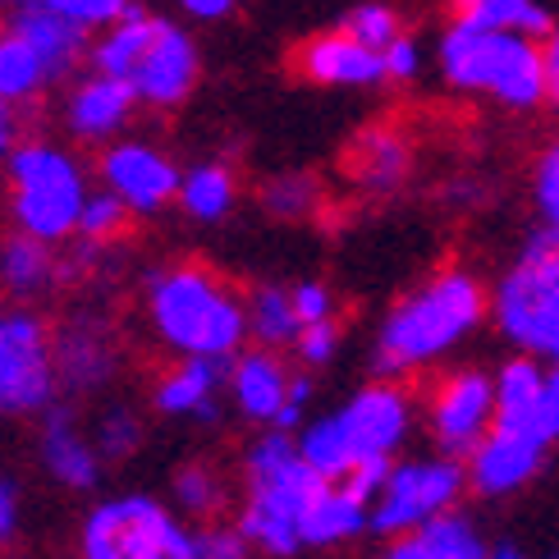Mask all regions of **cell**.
Here are the masks:
<instances>
[{"label": "cell", "instance_id": "603a6c76", "mask_svg": "<svg viewBox=\"0 0 559 559\" xmlns=\"http://www.w3.org/2000/svg\"><path fill=\"white\" fill-rule=\"evenodd\" d=\"M225 377V358H183L166 381L156 385V408L175 417L216 423V390Z\"/></svg>", "mask_w": 559, "mask_h": 559}, {"label": "cell", "instance_id": "7c38bea8", "mask_svg": "<svg viewBox=\"0 0 559 559\" xmlns=\"http://www.w3.org/2000/svg\"><path fill=\"white\" fill-rule=\"evenodd\" d=\"M546 450L550 440L537 436L532 427H509V423H496L486 431L481 445L463 459L468 463V486L486 500H504L523 491V486L542 473L546 463Z\"/></svg>", "mask_w": 559, "mask_h": 559}, {"label": "cell", "instance_id": "836d02e7", "mask_svg": "<svg viewBox=\"0 0 559 559\" xmlns=\"http://www.w3.org/2000/svg\"><path fill=\"white\" fill-rule=\"evenodd\" d=\"M124 221H129L124 198H115L110 189L87 193L83 216H79V239H87V243H110V239L124 229Z\"/></svg>", "mask_w": 559, "mask_h": 559}, {"label": "cell", "instance_id": "e0dca14e", "mask_svg": "<svg viewBox=\"0 0 559 559\" xmlns=\"http://www.w3.org/2000/svg\"><path fill=\"white\" fill-rule=\"evenodd\" d=\"M10 28L33 41V51L46 64V79H64L92 46H87V28H79L74 19H64L51 0H19L10 10Z\"/></svg>", "mask_w": 559, "mask_h": 559}, {"label": "cell", "instance_id": "44dd1931", "mask_svg": "<svg viewBox=\"0 0 559 559\" xmlns=\"http://www.w3.org/2000/svg\"><path fill=\"white\" fill-rule=\"evenodd\" d=\"M542 400H546V358L519 354L496 367V423L532 427L542 436Z\"/></svg>", "mask_w": 559, "mask_h": 559}, {"label": "cell", "instance_id": "d4e9b609", "mask_svg": "<svg viewBox=\"0 0 559 559\" xmlns=\"http://www.w3.org/2000/svg\"><path fill=\"white\" fill-rule=\"evenodd\" d=\"M156 28H160V19L133 5L120 23H110V28H106L97 41H92V51H87L92 69H102V74H115V79H133V69H138V60L147 56Z\"/></svg>", "mask_w": 559, "mask_h": 559}, {"label": "cell", "instance_id": "f6af8a7d", "mask_svg": "<svg viewBox=\"0 0 559 559\" xmlns=\"http://www.w3.org/2000/svg\"><path fill=\"white\" fill-rule=\"evenodd\" d=\"M546 106L559 115V23L546 33Z\"/></svg>", "mask_w": 559, "mask_h": 559}, {"label": "cell", "instance_id": "d590c367", "mask_svg": "<svg viewBox=\"0 0 559 559\" xmlns=\"http://www.w3.org/2000/svg\"><path fill=\"white\" fill-rule=\"evenodd\" d=\"M532 202H537L542 225L559 235V138L546 143L537 166H532Z\"/></svg>", "mask_w": 559, "mask_h": 559}, {"label": "cell", "instance_id": "6da1fadb", "mask_svg": "<svg viewBox=\"0 0 559 559\" xmlns=\"http://www.w3.org/2000/svg\"><path fill=\"white\" fill-rule=\"evenodd\" d=\"M486 317H491V289L468 266H445L390 308L377 331L371 367H377V377L423 371L454 354Z\"/></svg>", "mask_w": 559, "mask_h": 559}, {"label": "cell", "instance_id": "5b68a950", "mask_svg": "<svg viewBox=\"0 0 559 559\" xmlns=\"http://www.w3.org/2000/svg\"><path fill=\"white\" fill-rule=\"evenodd\" d=\"M147 312L183 358H229L248 335V302H239L212 271L170 266L147 285Z\"/></svg>", "mask_w": 559, "mask_h": 559}, {"label": "cell", "instance_id": "5bb4252c", "mask_svg": "<svg viewBox=\"0 0 559 559\" xmlns=\"http://www.w3.org/2000/svg\"><path fill=\"white\" fill-rule=\"evenodd\" d=\"M129 83H133V92H138V102L143 106H156V110L179 106L198 83V46H193V37L160 19L147 56L138 60Z\"/></svg>", "mask_w": 559, "mask_h": 559}, {"label": "cell", "instance_id": "7bdbcfd3", "mask_svg": "<svg viewBox=\"0 0 559 559\" xmlns=\"http://www.w3.org/2000/svg\"><path fill=\"white\" fill-rule=\"evenodd\" d=\"M294 308H298L302 325H308V321L335 317V298H331L325 285H317V280H302V285H294Z\"/></svg>", "mask_w": 559, "mask_h": 559}, {"label": "cell", "instance_id": "52a82bcc", "mask_svg": "<svg viewBox=\"0 0 559 559\" xmlns=\"http://www.w3.org/2000/svg\"><path fill=\"white\" fill-rule=\"evenodd\" d=\"M10 175V212L23 235L60 243L79 235V216L87 202V183L79 160L51 143H19L5 160Z\"/></svg>", "mask_w": 559, "mask_h": 559}, {"label": "cell", "instance_id": "8992f818", "mask_svg": "<svg viewBox=\"0 0 559 559\" xmlns=\"http://www.w3.org/2000/svg\"><path fill=\"white\" fill-rule=\"evenodd\" d=\"M491 321L519 354L559 358V235L542 225L491 289Z\"/></svg>", "mask_w": 559, "mask_h": 559}, {"label": "cell", "instance_id": "7dc6e473", "mask_svg": "<svg viewBox=\"0 0 559 559\" xmlns=\"http://www.w3.org/2000/svg\"><path fill=\"white\" fill-rule=\"evenodd\" d=\"M14 523H19V496L10 481H0V542L14 537Z\"/></svg>", "mask_w": 559, "mask_h": 559}, {"label": "cell", "instance_id": "f546056e", "mask_svg": "<svg viewBox=\"0 0 559 559\" xmlns=\"http://www.w3.org/2000/svg\"><path fill=\"white\" fill-rule=\"evenodd\" d=\"M248 331L258 335L262 344H271V348L294 344L298 331H302V317L294 308V289H280V285L252 289V298H248Z\"/></svg>", "mask_w": 559, "mask_h": 559}, {"label": "cell", "instance_id": "ab89813d", "mask_svg": "<svg viewBox=\"0 0 559 559\" xmlns=\"http://www.w3.org/2000/svg\"><path fill=\"white\" fill-rule=\"evenodd\" d=\"M385 79L390 83H413L417 74H423V46H417V37L400 33L390 46H385Z\"/></svg>", "mask_w": 559, "mask_h": 559}, {"label": "cell", "instance_id": "83f0119b", "mask_svg": "<svg viewBox=\"0 0 559 559\" xmlns=\"http://www.w3.org/2000/svg\"><path fill=\"white\" fill-rule=\"evenodd\" d=\"M413 537H417V546H423L427 559H491V546L481 542L477 523L468 514H459V509L431 519L427 527H417Z\"/></svg>", "mask_w": 559, "mask_h": 559}, {"label": "cell", "instance_id": "60d3db41", "mask_svg": "<svg viewBox=\"0 0 559 559\" xmlns=\"http://www.w3.org/2000/svg\"><path fill=\"white\" fill-rule=\"evenodd\" d=\"M390 473H394V459H362L354 473L344 477V486L354 491L358 500H367V504H377V496L385 491V481H390Z\"/></svg>", "mask_w": 559, "mask_h": 559}, {"label": "cell", "instance_id": "f35d334b", "mask_svg": "<svg viewBox=\"0 0 559 559\" xmlns=\"http://www.w3.org/2000/svg\"><path fill=\"white\" fill-rule=\"evenodd\" d=\"M51 5L64 14V19H74L79 28H110V23H120L129 10H133V0H51Z\"/></svg>", "mask_w": 559, "mask_h": 559}, {"label": "cell", "instance_id": "cb8c5ba5", "mask_svg": "<svg viewBox=\"0 0 559 559\" xmlns=\"http://www.w3.org/2000/svg\"><path fill=\"white\" fill-rule=\"evenodd\" d=\"M371 527V504L358 500L344 481H325L321 496L302 514V546H340Z\"/></svg>", "mask_w": 559, "mask_h": 559}, {"label": "cell", "instance_id": "2e32d148", "mask_svg": "<svg viewBox=\"0 0 559 559\" xmlns=\"http://www.w3.org/2000/svg\"><path fill=\"white\" fill-rule=\"evenodd\" d=\"M138 106V92L129 79H115V74H102V69H92L83 83H74L64 102V124L74 138H87V143H102V138H115L129 115Z\"/></svg>", "mask_w": 559, "mask_h": 559}, {"label": "cell", "instance_id": "f907efd6", "mask_svg": "<svg viewBox=\"0 0 559 559\" xmlns=\"http://www.w3.org/2000/svg\"><path fill=\"white\" fill-rule=\"evenodd\" d=\"M491 559H527L519 546H491Z\"/></svg>", "mask_w": 559, "mask_h": 559}, {"label": "cell", "instance_id": "681fc988", "mask_svg": "<svg viewBox=\"0 0 559 559\" xmlns=\"http://www.w3.org/2000/svg\"><path fill=\"white\" fill-rule=\"evenodd\" d=\"M381 559H427V555H423V546H417V537H390Z\"/></svg>", "mask_w": 559, "mask_h": 559}, {"label": "cell", "instance_id": "d6986e66", "mask_svg": "<svg viewBox=\"0 0 559 559\" xmlns=\"http://www.w3.org/2000/svg\"><path fill=\"white\" fill-rule=\"evenodd\" d=\"M41 459H46V473L64 486H74V491H92L102 477L97 440H87L64 408H46L41 417Z\"/></svg>", "mask_w": 559, "mask_h": 559}, {"label": "cell", "instance_id": "bcb514c9", "mask_svg": "<svg viewBox=\"0 0 559 559\" xmlns=\"http://www.w3.org/2000/svg\"><path fill=\"white\" fill-rule=\"evenodd\" d=\"M19 147V102H0V166Z\"/></svg>", "mask_w": 559, "mask_h": 559}, {"label": "cell", "instance_id": "ac0fdd59", "mask_svg": "<svg viewBox=\"0 0 559 559\" xmlns=\"http://www.w3.org/2000/svg\"><path fill=\"white\" fill-rule=\"evenodd\" d=\"M344 170L362 193H394L413 175V143L394 124H371L348 143Z\"/></svg>", "mask_w": 559, "mask_h": 559}, {"label": "cell", "instance_id": "ba28073f", "mask_svg": "<svg viewBox=\"0 0 559 559\" xmlns=\"http://www.w3.org/2000/svg\"><path fill=\"white\" fill-rule=\"evenodd\" d=\"M83 559H198V532L147 496H120L87 514Z\"/></svg>", "mask_w": 559, "mask_h": 559}, {"label": "cell", "instance_id": "816d5d0a", "mask_svg": "<svg viewBox=\"0 0 559 559\" xmlns=\"http://www.w3.org/2000/svg\"><path fill=\"white\" fill-rule=\"evenodd\" d=\"M555 559H559V555H555Z\"/></svg>", "mask_w": 559, "mask_h": 559}, {"label": "cell", "instance_id": "3957f363", "mask_svg": "<svg viewBox=\"0 0 559 559\" xmlns=\"http://www.w3.org/2000/svg\"><path fill=\"white\" fill-rule=\"evenodd\" d=\"M413 431V394L394 377L358 390L331 417L302 427L298 450L325 481H344L362 459H394Z\"/></svg>", "mask_w": 559, "mask_h": 559}, {"label": "cell", "instance_id": "9a60e30c", "mask_svg": "<svg viewBox=\"0 0 559 559\" xmlns=\"http://www.w3.org/2000/svg\"><path fill=\"white\" fill-rule=\"evenodd\" d=\"M298 74L317 83V87H377V83H390L385 79V56L377 46L358 41L354 33H317L298 46Z\"/></svg>", "mask_w": 559, "mask_h": 559}, {"label": "cell", "instance_id": "277c9868", "mask_svg": "<svg viewBox=\"0 0 559 559\" xmlns=\"http://www.w3.org/2000/svg\"><path fill=\"white\" fill-rule=\"evenodd\" d=\"M325 477L302 459L298 440L275 427L248 450V500L239 514V532L266 555L302 550V514L321 496Z\"/></svg>", "mask_w": 559, "mask_h": 559}, {"label": "cell", "instance_id": "f1b7e54d", "mask_svg": "<svg viewBox=\"0 0 559 559\" xmlns=\"http://www.w3.org/2000/svg\"><path fill=\"white\" fill-rule=\"evenodd\" d=\"M51 83L46 64L23 33H0V102H28Z\"/></svg>", "mask_w": 559, "mask_h": 559}, {"label": "cell", "instance_id": "74e56055", "mask_svg": "<svg viewBox=\"0 0 559 559\" xmlns=\"http://www.w3.org/2000/svg\"><path fill=\"white\" fill-rule=\"evenodd\" d=\"M294 354L302 358V367H325V362H331L340 354V325H335V317L302 325L298 340H294Z\"/></svg>", "mask_w": 559, "mask_h": 559}, {"label": "cell", "instance_id": "7a4b0ae2", "mask_svg": "<svg viewBox=\"0 0 559 559\" xmlns=\"http://www.w3.org/2000/svg\"><path fill=\"white\" fill-rule=\"evenodd\" d=\"M436 69L463 97L527 115L546 106V46L537 37L454 19L436 46Z\"/></svg>", "mask_w": 559, "mask_h": 559}, {"label": "cell", "instance_id": "4316f807", "mask_svg": "<svg viewBox=\"0 0 559 559\" xmlns=\"http://www.w3.org/2000/svg\"><path fill=\"white\" fill-rule=\"evenodd\" d=\"M450 5H454V19L481 23V28L523 33V37H537V41H546V33L555 28V19L542 0H450Z\"/></svg>", "mask_w": 559, "mask_h": 559}, {"label": "cell", "instance_id": "9c48e42d", "mask_svg": "<svg viewBox=\"0 0 559 559\" xmlns=\"http://www.w3.org/2000/svg\"><path fill=\"white\" fill-rule=\"evenodd\" d=\"M468 486V463L454 454L436 459H404L394 463V473L385 481V491L371 504V532L381 537H413L417 527H427L431 519L459 509Z\"/></svg>", "mask_w": 559, "mask_h": 559}, {"label": "cell", "instance_id": "1f68e13d", "mask_svg": "<svg viewBox=\"0 0 559 559\" xmlns=\"http://www.w3.org/2000/svg\"><path fill=\"white\" fill-rule=\"evenodd\" d=\"M262 206L280 221H302L321 206V183L312 175H275L262 189Z\"/></svg>", "mask_w": 559, "mask_h": 559}, {"label": "cell", "instance_id": "c3c4849f", "mask_svg": "<svg viewBox=\"0 0 559 559\" xmlns=\"http://www.w3.org/2000/svg\"><path fill=\"white\" fill-rule=\"evenodd\" d=\"M179 5L193 19H225L229 10H235V0H179Z\"/></svg>", "mask_w": 559, "mask_h": 559}, {"label": "cell", "instance_id": "4dcf8cb0", "mask_svg": "<svg viewBox=\"0 0 559 559\" xmlns=\"http://www.w3.org/2000/svg\"><path fill=\"white\" fill-rule=\"evenodd\" d=\"M179 202L193 221H221L235 206V175H229L221 160H206V166H193L179 183Z\"/></svg>", "mask_w": 559, "mask_h": 559}, {"label": "cell", "instance_id": "d6a6232c", "mask_svg": "<svg viewBox=\"0 0 559 559\" xmlns=\"http://www.w3.org/2000/svg\"><path fill=\"white\" fill-rule=\"evenodd\" d=\"M340 28L354 33L367 46H377V51H385V46L404 33V19H400V10H394V5H385V0H362V5H354L344 14Z\"/></svg>", "mask_w": 559, "mask_h": 559}, {"label": "cell", "instance_id": "484cf974", "mask_svg": "<svg viewBox=\"0 0 559 559\" xmlns=\"http://www.w3.org/2000/svg\"><path fill=\"white\" fill-rule=\"evenodd\" d=\"M56 280V258H51V243L37 239V235H10L0 243V285L19 298H33Z\"/></svg>", "mask_w": 559, "mask_h": 559}, {"label": "cell", "instance_id": "8fae6325", "mask_svg": "<svg viewBox=\"0 0 559 559\" xmlns=\"http://www.w3.org/2000/svg\"><path fill=\"white\" fill-rule=\"evenodd\" d=\"M491 427H496V377H486L477 367L440 377V385L427 400V431L440 454L468 459Z\"/></svg>", "mask_w": 559, "mask_h": 559}, {"label": "cell", "instance_id": "e575fe53", "mask_svg": "<svg viewBox=\"0 0 559 559\" xmlns=\"http://www.w3.org/2000/svg\"><path fill=\"white\" fill-rule=\"evenodd\" d=\"M175 500L183 504V514L193 519H206L221 509V481L212 468H202V463H189V468L175 473Z\"/></svg>", "mask_w": 559, "mask_h": 559}, {"label": "cell", "instance_id": "ee69618b", "mask_svg": "<svg viewBox=\"0 0 559 559\" xmlns=\"http://www.w3.org/2000/svg\"><path fill=\"white\" fill-rule=\"evenodd\" d=\"M542 436L550 440H559V358H546V400H542Z\"/></svg>", "mask_w": 559, "mask_h": 559}, {"label": "cell", "instance_id": "4fadbf2b", "mask_svg": "<svg viewBox=\"0 0 559 559\" xmlns=\"http://www.w3.org/2000/svg\"><path fill=\"white\" fill-rule=\"evenodd\" d=\"M102 183L115 198H124L129 212L152 216L179 198L183 175L175 170V160L166 152H156L152 143H115L102 156Z\"/></svg>", "mask_w": 559, "mask_h": 559}, {"label": "cell", "instance_id": "30bf717a", "mask_svg": "<svg viewBox=\"0 0 559 559\" xmlns=\"http://www.w3.org/2000/svg\"><path fill=\"white\" fill-rule=\"evenodd\" d=\"M60 371L46 325L28 312L0 317V413H46Z\"/></svg>", "mask_w": 559, "mask_h": 559}, {"label": "cell", "instance_id": "ffe728a7", "mask_svg": "<svg viewBox=\"0 0 559 559\" xmlns=\"http://www.w3.org/2000/svg\"><path fill=\"white\" fill-rule=\"evenodd\" d=\"M229 390H235V404H239L243 417H252V423H275L289 404L294 377L271 348H258V354H243L235 362V371H229Z\"/></svg>", "mask_w": 559, "mask_h": 559}, {"label": "cell", "instance_id": "7402d4cb", "mask_svg": "<svg viewBox=\"0 0 559 559\" xmlns=\"http://www.w3.org/2000/svg\"><path fill=\"white\" fill-rule=\"evenodd\" d=\"M56 371L64 390H97L115 371V348L110 335L97 321H74L56 335Z\"/></svg>", "mask_w": 559, "mask_h": 559}, {"label": "cell", "instance_id": "8d00e7d4", "mask_svg": "<svg viewBox=\"0 0 559 559\" xmlns=\"http://www.w3.org/2000/svg\"><path fill=\"white\" fill-rule=\"evenodd\" d=\"M143 445V423L133 417V408H110L97 423V450L102 459H129Z\"/></svg>", "mask_w": 559, "mask_h": 559}, {"label": "cell", "instance_id": "b9f144b4", "mask_svg": "<svg viewBox=\"0 0 559 559\" xmlns=\"http://www.w3.org/2000/svg\"><path fill=\"white\" fill-rule=\"evenodd\" d=\"M248 537L239 527H206L198 532V559H248Z\"/></svg>", "mask_w": 559, "mask_h": 559}]
</instances>
